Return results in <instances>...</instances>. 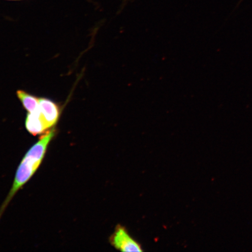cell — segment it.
Masks as SVG:
<instances>
[{
	"label": "cell",
	"instance_id": "obj_1",
	"mask_svg": "<svg viewBox=\"0 0 252 252\" xmlns=\"http://www.w3.org/2000/svg\"><path fill=\"white\" fill-rule=\"evenodd\" d=\"M55 133V128L46 132L25 154L18 167L17 172H16L13 185H12L11 190L9 191V194L0 210V216L1 215L3 211L7 207L16 193L30 180L37 168H39L45 156L47 147H48L50 142L54 137Z\"/></svg>",
	"mask_w": 252,
	"mask_h": 252
},
{
	"label": "cell",
	"instance_id": "obj_2",
	"mask_svg": "<svg viewBox=\"0 0 252 252\" xmlns=\"http://www.w3.org/2000/svg\"><path fill=\"white\" fill-rule=\"evenodd\" d=\"M110 242L116 250L122 252H143L141 245L121 225L116 226L110 238Z\"/></svg>",
	"mask_w": 252,
	"mask_h": 252
},
{
	"label": "cell",
	"instance_id": "obj_3",
	"mask_svg": "<svg viewBox=\"0 0 252 252\" xmlns=\"http://www.w3.org/2000/svg\"><path fill=\"white\" fill-rule=\"evenodd\" d=\"M39 110L49 129L56 125L61 112L58 104L52 100L42 97L39 99Z\"/></svg>",
	"mask_w": 252,
	"mask_h": 252
},
{
	"label": "cell",
	"instance_id": "obj_4",
	"mask_svg": "<svg viewBox=\"0 0 252 252\" xmlns=\"http://www.w3.org/2000/svg\"><path fill=\"white\" fill-rule=\"evenodd\" d=\"M25 126L27 130L33 135L45 134L49 130L41 115L39 108L35 112L28 113Z\"/></svg>",
	"mask_w": 252,
	"mask_h": 252
},
{
	"label": "cell",
	"instance_id": "obj_5",
	"mask_svg": "<svg viewBox=\"0 0 252 252\" xmlns=\"http://www.w3.org/2000/svg\"><path fill=\"white\" fill-rule=\"evenodd\" d=\"M17 96L24 108L29 113L36 111L39 108V99L23 90H18Z\"/></svg>",
	"mask_w": 252,
	"mask_h": 252
},
{
	"label": "cell",
	"instance_id": "obj_6",
	"mask_svg": "<svg viewBox=\"0 0 252 252\" xmlns=\"http://www.w3.org/2000/svg\"><path fill=\"white\" fill-rule=\"evenodd\" d=\"M7 1H22V0H7Z\"/></svg>",
	"mask_w": 252,
	"mask_h": 252
}]
</instances>
